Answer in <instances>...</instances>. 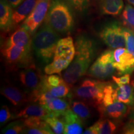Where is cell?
Instances as JSON below:
<instances>
[{
  "label": "cell",
  "mask_w": 134,
  "mask_h": 134,
  "mask_svg": "<svg viewBox=\"0 0 134 134\" xmlns=\"http://www.w3.org/2000/svg\"><path fill=\"white\" fill-rule=\"evenodd\" d=\"M122 131V133L134 134V121L130 120V122H127L123 127Z\"/></svg>",
  "instance_id": "35"
},
{
  "label": "cell",
  "mask_w": 134,
  "mask_h": 134,
  "mask_svg": "<svg viewBox=\"0 0 134 134\" xmlns=\"http://www.w3.org/2000/svg\"><path fill=\"white\" fill-rule=\"evenodd\" d=\"M65 1L72 9L80 13L85 12L90 4V0H65Z\"/></svg>",
  "instance_id": "30"
},
{
  "label": "cell",
  "mask_w": 134,
  "mask_h": 134,
  "mask_svg": "<svg viewBox=\"0 0 134 134\" xmlns=\"http://www.w3.org/2000/svg\"><path fill=\"white\" fill-rule=\"evenodd\" d=\"M32 35L24 27L21 26L3 42L1 46H18L32 48Z\"/></svg>",
  "instance_id": "11"
},
{
  "label": "cell",
  "mask_w": 134,
  "mask_h": 134,
  "mask_svg": "<svg viewBox=\"0 0 134 134\" xmlns=\"http://www.w3.org/2000/svg\"><path fill=\"white\" fill-rule=\"evenodd\" d=\"M92 62L93 60L88 58L75 56L74 59L63 74L65 82L70 86L76 83L83 75H86Z\"/></svg>",
  "instance_id": "9"
},
{
  "label": "cell",
  "mask_w": 134,
  "mask_h": 134,
  "mask_svg": "<svg viewBox=\"0 0 134 134\" xmlns=\"http://www.w3.org/2000/svg\"><path fill=\"white\" fill-rule=\"evenodd\" d=\"M114 51L109 49L105 50L90 66L86 75L100 80L113 76L116 70L114 66Z\"/></svg>",
  "instance_id": "5"
},
{
  "label": "cell",
  "mask_w": 134,
  "mask_h": 134,
  "mask_svg": "<svg viewBox=\"0 0 134 134\" xmlns=\"http://www.w3.org/2000/svg\"><path fill=\"white\" fill-rule=\"evenodd\" d=\"M70 105L71 109L83 122L91 117V110L85 102L81 100H71L70 102Z\"/></svg>",
  "instance_id": "23"
},
{
  "label": "cell",
  "mask_w": 134,
  "mask_h": 134,
  "mask_svg": "<svg viewBox=\"0 0 134 134\" xmlns=\"http://www.w3.org/2000/svg\"><path fill=\"white\" fill-rule=\"evenodd\" d=\"M84 134H98V127H97L96 124H94L92 126L88 127L87 129L83 132Z\"/></svg>",
  "instance_id": "36"
},
{
  "label": "cell",
  "mask_w": 134,
  "mask_h": 134,
  "mask_svg": "<svg viewBox=\"0 0 134 134\" xmlns=\"http://www.w3.org/2000/svg\"><path fill=\"white\" fill-rule=\"evenodd\" d=\"M76 53L75 43L71 37L61 38L58 41L53 58H62L71 63Z\"/></svg>",
  "instance_id": "15"
},
{
  "label": "cell",
  "mask_w": 134,
  "mask_h": 134,
  "mask_svg": "<svg viewBox=\"0 0 134 134\" xmlns=\"http://www.w3.org/2000/svg\"><path fill=\"white\" fill-rule=\"evenodd\" d=\"M32 50L18 46H1V48L5 63L11 69H22L34 65Z\"/></svg>",
  "instance_id": "4"
},
{
  "label": "cell",
  "mask_w": 134,
  "mask_h": 134,
  "mask_svg": "<svg viewBox=\"0 0 134 134\" xmlns=\"http://www.w3.org/2000/svg\"><path fill=\"white\" fill-rule=\"evenodd\" d=\"M124 34L127 50L134 55V34L129 29L124 26Z\"/></svg>",
  "instance_id": "31"
},
{
  "label": "cell",
  "mask_w": 134,
  "mask_h": 134,
  "mask_svg": "<svg viewBox=\"0 0 134 134\" xmlns=\"http://www.w3.org/2000/svg\"><path fill=\"white\" fill-rule=\"evenodd\" d=\"M122 22L125 27L130 31L134 29V6L129 4H127L122 11Z\"/></svg>",
  "instance_id": "28"
},
{
  "label": "cell",
  "mask_w": 134,
  "mask_h": 134,
  "mask_svg": "<svg viewBox=\"0 0 134 134\" xmlns=\"http://www.w3.org/2000/svg\"><path fill=\"white\" fill-rule=\"evenodd\" d=\"M132 86H133V88H134V80H133V81H132Z\"/></svg>",
  "instance_id": "40"
},
{
  "label": "cell",
  "mask_w": 134,
  "mask_h": 134,
  "mask_svg": "<svg viewBox=\"0 0 134 134\" xmlns=\"http://www.w3.org/2000/svg\"><path fill=\"white\" fill-rule=\"evenodd\" d=\"M64 124L65 134H81L83 133V122L70 108L60 117Z\"/></svg>",
  "instance_id": "12"
},
{
  "label": "cell",
  "mask_w": 134,
  "mask_h": 134,
  "mask_svg": "<svg viewBox=\"0 0 134 134\" xmlns=\"http://www.w3.org/2000/svg\"><path fill=\"white\" fill-rule=\"evenodd\" d=\"M108 83L86 78L74 89V95L79 99L98 108L103 103L104 88Z\"/></svg>",
  "instance_id": "3"
},
{
  "label": "cell",
  "mask_w": 134,
  "mask_h": 134,
  "mask_svg": "<svg viewBox=\"0 0 134 134\" xmlns=\"http://www.w3.org/2000/svg\"><path fill=\"white\" fill-rule=\"evenodd\" d=\"M43 81H44L45 83H46L47 87L50 93L52 94L53 96L57 97V98H65L67 96H69V98H71L70 96V86L68 83H66L65 81L63 82L62 83L60 84L57 86L55 87H48L45 81L44 76L43 77Z\"/></svg>",
  "instance_id": "27"
},
{
  "label": "cell",
  "mask_w": 134,
  "mask_h": 134,
  "mask_svg": "<svg viewBox=\"0 0 134 134\" xmlns=\"http://www.w3.org/2000/svg\"><path fill=\"white\" fill-rule=\"evenodd\" d=\"M71 62L68 60L62 58H53L52 62H50L44 68L46 75H52L60 73L63 70H66Z\"/></svg>",
  "instance_id": "24"
},
{
  "label": "cell",
  "mask_w": 134,
  "mask_h": 134,
  "mask_svg": "<svg viewBox=\"0 0 134 134\" xmlns=\"http://www.w3.org/2000/svg\"><path fill=\"white\" fill-rule=\"evenodd\" d=\"M24 1L25 0H7L8 2L11 4L13 9H16V8H18Z\"/></svg>",
  "instance_id": "37"
},
{
  "label": "cell",
  "mask_w": 134,
  "mask_h": 134,
  "mask_svg": "<svg viewBox=\"0 0 134 134\" xmlns=\"http://www.w3.org/2000/svg\"><path fill=\"white\" fill-rule=\"evenodd\" d=\"M114 82L118 86H122V85L129 84L130 81V74H125L122 75L120 77H116L115 76H112Z\"/></svg>",
  "instance_id": "34"
},
{
  "label": "cell",
  "mask_w": 134,
  "mask_h": 134,
  "mask_svg": "<svg viewBox=\"0 0 134 134\" xmlns=\"http://www.w3.org/2000/svg\"><path fill=\"white\" fill-rule=\"evenodd\" d=\"M49 113L60 117L66 110L70 108V103L64 98L55 97L47 100L42 105Z\"/></svg>",
  "instance_id": "21"
},
{
  "label": "cell",
  "mask_w": 134,
  "mask_h": 134,
  "mask_svg": "<svg viewBox=\"0 0 134 134\" xmlns=\"http://www.w3.org/2000/svg\"><path fill=\"white\" fill-rule=\"evenodd\" d=\"M123 27L118 22L108 23L100 30L99 36L109 47L114 49L125 47Z\"/></svg>",
  "instance_id": "6"
},
{
  "label": "cell",
  "mask_w": 134,
  "mask_h": 134,
  "mask_svg": "<svg viewBox=\"0 0 134 134\" xmlns=\"http://www.w3.org/2000/svg\"><path fill=\"white\" fill-rule=\"evenodd\" d=\"M15 119V115L10 111L7 105H3L0 110V123L1 125H4L12 119Z\"/></svg>",
  "instance_id": "33"
},
{
  "label": "cell",
  "mask_w": 134,
  "mask_h": 134,
  "mask_svg": "<svg viewBox=\"0 0 134 134\" xmlns=\"http://www.w3.org/2000/svg\"><path fill=\"white\" fill-rule=\"evenodd\" d=\"M124 7L123 0H99L100 11L103 14L118 16L121 14Z\"/></svg>",
  "instance_id": "22"
},
{
  "label": "cell",
  "mask_w": 134,
  "mask_h": 134,
  "mask_svg": "<svg viewBox=\"0 0 134 134\" xmlns=\"http://www.w3.org/2000/svg\"><path fill=\"white\" fill-rule=\"evenodd\" d=\"M114 96L117 100L124 103L130 108L134 104V88L132 85H115Z\"/></svg>",
  "instance_id": "19"
},
{
  "label": "cell",
  "mask_w": 134,
  "mask_h": 134,
  "mask_svg": "<svg viewBox=\"0 0 134 134\" xmlns=\"http://www.w3.org/2000/svg\"><path fill=\"white\" fill-rule=\"evenodd\" d=\"M129 118L131 120L134 121V104L130 107L129 110Z\"/></svg>",
  "instance_id": "38"
},
{
  "label": "cell",
  "mask_w": 134,
  "mask_h": 134,
  "mask_svg": "<svg viewBox=\"0 0 134 134\" xmlns=\"http://www.w3.org/2000/svg\"><path fill=\"white\" fill-rule=\"evenodd\" d=\"M51 0H38L37 3L21 26L24 27L33 34L37 31L46 19Z\"/></svg>",
  "instance_id": "8"
},
{
  "label": "cell",
  "mask_w": 134,
  "mask_h": 134,
  "mask_svg": "<svg viewBox=\"0 0 134 134\" xmlns=\"http://www.w3.org/2000/svg\"><path fill=\"white\" fill-rule=\"evenodd\" d=\"M13 9L7 0L0 1V27L4 32L11 31L14 27Z\"/></svg>",
  "instance_id": "17"
},
{
  "label": "cell",
  "mask_w": 134,
  "mask_h": 134,
  "mask_svg": "<svg viewBox=\"0 0 134 134\" xmlns=\"http://www.w3.org/2000/svg\"><path fill=\"white\" fill-rule=\"evenodd\" d=\"M114 66L119 75L131 74L134 71V55L126 48H117L114 50Z\"/></svg>",
  "instance_id": "10"
},
{
  "label": "cell",
  "mask_w": 134,
  "mask_h": 134,
  "mask_svg": "<svg viewBox=\"0 0 134 134\" xmlns=\"http://www.w3.org/2000/svg\"><path fill=\"white\" fill-rule=\"evenodd\" d=\"M25 129L23 133L27 134H53L54 133L47 122L42 118L31 117L23 119Z\"/></svg>",
  "instance_id": "16"
},
{
  "label": "cell",
  "mask_w": 134,
  "mask_h": 134,
  "mask_svg": "<svg viewBox=\"0 0 134 134\" xmlns=\"http://www.w3.org/2000/svg\"><path fill=\"white\" fill-rule=\"evenodd\" d=\"M44 80L48 87H55L60 85L65 81L64 79L60 75L55 74L44 75Z\"/></svg>",
  "instance_id": "32"
},
{
  "label": "cell",
  "mask_w": 134,
  "mask_h": 134,
  "mask_svg": "<svg viewBox=\"0 0 134 134\" xmlns=\"http://www.w3.org/2000/svg\"><path fill=\"white\" fill-rule=\"evenodd\" d=\"M1 93L14 106H21L28 101H31L29 95L26 91L12 85H7L1 88Z\"/></svg>",
  "instance_id": "13"
},
{
  "label": "cell",
  "mask_w": 134,
  "mask_h": 134,
  "mask_svg": "<svg viewBox=\"0 0 134 134\" xmlns=\"http://www.w3.org/2000/svg\"><path fill=\"white\" fill-rule=\"evenodd\" d=\"M98 127V134L114 133L117 129V126L109 119L102 117L96 122Z\"/></svg>",
  "instance_id": "26"
},
{
  "label": "cell",
  "mask_w": 134,
  "mask_h": 134,
  "mask_svg": "<svg viewBox=\"0 0 134 134\" xmlns=\"http://www.w3.org/2000/svg\"><path fill=\"white\" fill-rule=\"evenodd\" d=\"M25 125L23 119L11 122L2 130V133L4 134H19L23 133L25 129Z\"/></svg>",
  "instance_id": "29"
},
{
  "label": "cell",
  "mask_w": 134,
  "mask_h": 134,
  "mask_svg": "<svg viewBox=\"0 0 134 134\" xmlns=\"http://www.w3.org/2000/svg\"><path fill=\"white\" fill-rule=\"evenodd\" d=\"M71 9L65 0H51L44 23L57 33H70L75 23Z\"/></svg>",
  "instance_id": "2"
},
{
  "label": "cell",
  "mask_w": 134,
  "mask_h": 134,
  "mask_svg": "<svg viewBox=\"0 0 134 134\" xmlns=\"http://www.w3.org/2000/svg\"><path fill=\"white\" fill-rule=\"evenodd\" d=\"M128 107L124 103L115 100L113 103L105 106L99 105L97 109L101 117H108L113 119H120L127 114L129 111Z\"/></svg>",
  "instance_id": "14"
},
{
  "label": "cell",
  "mask_w": 134,
  "mask_h": 134,
  "mask_svg": "<svg viewBox=\"0 0 134 134\" xmlns=\"http://www.w3.org/2000/svg\"><path fill=\"white\" fill-rule=\"evenodd\" d=\"M42 78L43 75L37 69L35 64L22 68L18 74V80L30 98L41 86Z\"/></svg>",
  "instance_id": "7"
},
{
  "label": "cell",
  "mask_w": 134,
  "mask_h": 134,
  "mask_svg": "<svg viewBox=\"0 0 134 134\" xmlns=\"http://www.w3.org/2000/svg\"><path fill=\"white\" fill-rule=\"evenodd\" d=\"M49 112L41 104L34 103L28 104L27 106L19 110L15 115V119H26L31 117H37L43 118L47 116Z\"/></svg>",
  "instance_id": "18"
},
{
  "label": "cell",
  "mask_w": 134,
  "mask_h": 134,
  "mask_svg": "<svg viewBox=\"0 0 134 134\" xmlns=\"http://www.w3.org/2000/svg\"><path fill=\"white\" fill-rule=\"evenodd\" d=\"M43 119L47 122L54 133L61 134L64 133V124L60 117L49 113L47 116L43 117Z\"/></svg>",
  "instance_id": "25"
},
{
  "label": "cell",
  "mask_w": 134,
  "mask_h": 134,
  "mask_svg": "<svg viewBox=\"0 0 134 134\" xmlns=\"http://www.w3.org/2000/svg\"><path fill=\"white\" fill-rule=\"evenodd\" d=\"M130 4H132V6H134V0H127Z\"/></svg>",
  "instance_id": "39"
},
{
  "label": "cell",
  "mask_w": 134,
  "mask_h": 134,
  "mask_svg": "<svg viewBox=\"0 0 134 134\" xmlns=\"http://www.w3.org/2000/svg\"><path fill=\"white\" fill-rule=\"evenodd\" d=\"M59 36L48 24L43 23L32 36V50L38 60L47 65L53 59Z\"/></svg>",
  "instance_id": "1"
},
{
  "label": "cell",
  "mask_w": 134,
  "mask_h": 134,
  "mask_svg": "<svg viewBox=\"0 0 134 134\" xmlns=\"http://www.w3.org/2000/svg\"><path fill=\"white\" fill-rule=\"evenodd\" d=\"M38 0H25L23 3L16 8L13 13L14 26L19 24L24 21L31 14L35 8Z\"/></svg>",
  "instance_id": "20"
}]
</instances>
